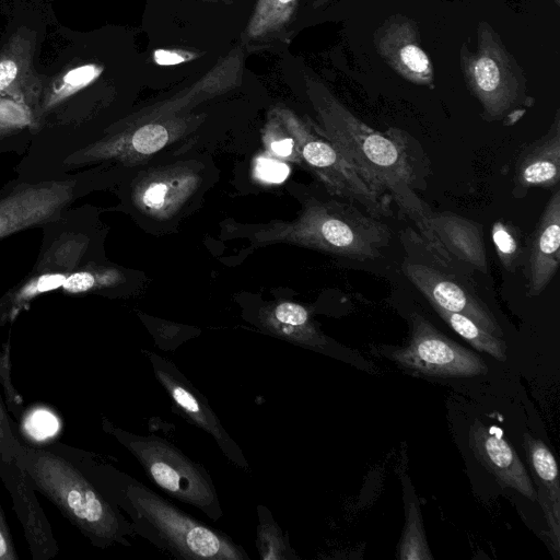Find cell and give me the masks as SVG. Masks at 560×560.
<instances>
[{
    "instance_id": "cell-11",
    "label": "cell",
    "mask_w": 560,
    "mask_h": 560,
    "mask_svg": "<svg viewBox=\"0 0 560 560\" xmlns=\"http://www.w3.org/2000/svg\"><path fill=\"white\" fill-rule=\"evenodd\" d=\"M373 46L400 78L434 89L433 63L422 47L419 25L412 18L400 13L389 15L375 28Z\"/></svg>"
},
{
    "instance_id": "cell-24",
    "label": "cell",
    "mask_w": 560,
    "mask_h": 560,
    "mask_svg": "<svg viewBox=\"0 0 560 560\" xmlns=\"http://www.w3.org/2000/svg\"><path fill=\"white\" fill-rule=\"evenodd\" d=\"M402 483L406 522L399 542L398 557L402 560L433 559L422 526L419 500L407 476Z\"/></svg>"
},
{
    "instance_id": "cell-27",
    "label": "cell",
    "mask_w": 560,
    "mask_h": 560,
    "mask_svg": "<svg viewBox=\"0 0 560 560\" xmlns=\"http://www.w3.org/2000/svg\"><path fill=\"white\" fill-rule=\"evenodd\" d=\"M257 511L259 514L257 547L260 558L265 560L294 558L285 536L273 521L270 512L264 506H258Z\"/></svg>"
},
{
    "instance_id": "cell-31",
    "label": "cell",
    "mask_w": 560,
    "mask_h": 560,
    "mask_svg": "<svg viewBox=\"0 0 560 560\" xmlns=\"http://www.w3.org/2000/svg\"><path fill=\"white\" fill-rule=\"evenodd\" d=\"M289 166L278 160L260 158L256 163V175L268 183H281L289 175Z\"/></svg>"
},
{
    "instance_id": "cell-19",
    "label": "cell",
    "mask_w": 560,
    "mask_h": 560,
    "mask_svg": "<svg viewBox=\"0 0 560 560\" xmlns=\"http://www.w3.org/2000/svg\"><path fill=\"white\" fill-rule=\"evenodd\" d=\"M197 183V175L187 171L155 173L140 185L137 200L152 214L172 213L195 190Z\"/></svg>"
},
{
    "instance_id": "cell-8",
    "label": "cell",
    "mask_w": 560,
    "mask_h": 560,
    "mask_svg": "<svg viewBox=\"0 0 560 560\" xmlns=\"http://www.w3.org/2000/svg\"><path fill=\"white\" fill-rule=\"evenodd\" d=\"M410 320L408 343L384 350L398 365L436 377H471L488 372L477 353L443 335L421 314L412 313Z\"/></svg>"
},
{
    "instance_id": "cell-9",
    "label": "cell",
    "mask_w": 560,
    "mask_h": 560,
    "mask_svg": "<svg viewBox=\"0 0 560 560\" xmlns=\"http://www.w3.org/2000/svg\"><path fill=\"white\" fill-rule=\"evenodd\" d=\"M408 280L425 296L431 305L450 312L463 314L488 332L502 337L503 331L493 313L471 290L472 284L460 281L459 276L444 271L423 260L417 261L409 257L401 264Z\"/></svg>"
},
{
    "instance_id": "cell-3",
    "label": "cell",
    "mask_w": 560,
    "mask_h": 560,
    "mask_svg": "<svg viewBox=\"0 0 560 560\" xmlns=\"http://www.w3.org/2000/svg\"><path fill=\"white\" fill-rule=\"evenodd\" d=\"M35 490L45 495L90 542L98 548L129 546V522L72 462L46 446L24 443L15 457Z\"/></svg>"
},
{
    "instance_id": "cell-2",
    "label": "cell",
    "mask_w": 560,
    "mask_h": 560,
    "mask_svg": "<svg viewBox=\"0 0 560 560\" xmlns=\"http://www.w3.org/2000/svg\"><path fill=\"white\" fill-rule=\"evenodd\" d=\"M44 446L79 467L116 508L127 512L135 534L160 549L179 559H248L224 533L194 518L100 455L60 442Z\"/></svg>"
},
{
    "instance_id": "cell-7",
    "label": "cell",
    "mask_w": 560,
    "mask_h": 560,
    "mask_svg": "<svg viewBox=\"0 0 560 560\" xmlns=\"http://www.w3.org/2000/svg\"><path fill=\"white\" fill-rule=\"evenodd\" d=\"M269 113L293 138L301 162L316 175L330 195L351 200L375 218L393 214L392 203L370 188L341 152L318 135L308 121L281 105H276Z\"/></svg>"
},
{
    "instance_id": "cell-15",
    "label": "cell",
    "mask_w": 560,
    "mask_h": 560,
    "mask_svg": "<svg viewBox=\"0 0 560 560\" xmlns=\"http://www.w3.org/2000/svg\"><path fill=\"white\" fill-rule=\"evenodd\" d=\"M245 49L240 44L222 56L215 65L188 89L172 98L140 112L139 121L170 117L203 100L224 94L242 83Z\"/></svg>"
},
{
    "instance_id": "cell-25",
    "label": "cell",
    "mask_w": 560,
    "mask_h": 560,
    "mask_svg": "<svg viewBox=\"0 0 560 560\" xmlns=\"http://www.w3.org/2000/svg\"><path fill=\"white\" fill-rule=\"evenodd\" d=\"M438 315L476 350L486 352L499 361L506 359V345L469 317L432 305Z\"/></svg>"
},
{
    "instance_id": "cell-28",
    "label": "cell",
    "mask_w": 560,
    "mask_h": 560,
    "mask_svg": "<svg viewBox=\"0 0 560 560\" xmlns=\"http://www.w3.org/2000/svg\"><path fill=\"white\" fill-rule=\"evenodd\" d=\"M102 71L103 68L96 63H88L72 68L54 83L47 95V106H52L85 88L94 81Z\"/></svg>"
},
{
    "instance_id": "cell-13",
    "label": "cell",
    "mask_w": 560,
    "mask_h": 560,
    "mask_svg": "<svg viewBox=\"0 0 560 560\" xmlns=\"http://www.w3.org/2000/svg\"><path fill=\"white\" fill-rule=\"evenodd\" d=\"M0 479L12 499L32 559L54 558L59 547L27 474L15 459H4L0 455Z\"/></svg>"
},
{
    "instance_id": "cell-23",
    "label": "cell",
    "mask_w": 560,
    "mask_h": 560,
    "mask_svg": "<svg viewBox=\"0 0 560 560\" xmlns=\"http://www.w3.org/2000/svg\"><path fill=\"white\" fill-rule=\"evenodd\" d=\"M523 444L538 482L537 495L545 497L550 501L553 516L560 523V486L557 462L548 446L530 434H524Z\"/></svg>"
},
{
    "instance_id": "cell-39",
    "label": "cell",
    "mask_w": 560,
    "mask_h": 560,
    "mask_svg": "<svg viewBox=\"0 0 560 560\" xmlns=\"http://www.w3.org/2000/svg\"><path fill=\"white\" fill-rule=\"evenodd\" d=\"M213 1H219V0H213ZM220 1H226V0H220Z\"/></svg>"
},
{
    "instance_id": "cell-10",
    "label": "cell",
    "mask_w": 560,
    "mask_h": 560,
    "mask_svg": "<svg viewBox=\"0 0 560 560\" xmlns=\"http://www.w3.org/2000/svg\"><path fill=\"white\" fill-rule=\"evenodd\" d=\"M144 353L152 364L156 380L164 387L178 412L210 434L230 462L249 471V464L241 447L228 434L206 397L172 361L153 352L144 351Z\"/></svg>"
},
{
    "instance_id": "cell-29",
    "label": "cell",
    "mask_w": 560,
    "mask_h": 560,
    "mask_svg": "<svg viewBox=\"0 0 560 560\" xmlns=\"http://www.w3.org/2000/svg\"><path fill=\"white\" fill-rule=\"evenodd\" d=\"M11 368L10 342H5L0 351V383L8 411H10L15 419L21 420L25 410L23 399L13 386Z\"/></svg>"
},
{
    "instance_id": "cell-38",
    "label": "cell",
    "mask_w": 560,
    "mask_h": 560,
    "mask_svg": "<svg viewBox=\"0 0 560 560\" xmlns=\"http://www.w3.org/2000/svg\"><path fill=\"white\" fill-rule=\"evenodd\" d=\"M552 1L557 7H560V0H550Z\"/></svg>"
},
{
    "instance_id": "cell-26",
    "label": "cell",
    "mask_w": 560,
    "mask_h": 560,
    "mask_svg": "<svg viewBox=\"0 0 560 560\" xmlns=\"http://www.w3.org/2000/svg\"><path fill=\"white\" fill-rule=\"evenodd\" d=\"M492 241L502 266L511 272L523 266L526 245L512 223L498 220L492 226Z\"/></svg>"
},
{
    "instance_id": "cell-33",
    "label": "cell",
    "mask_w": 560,
    "mask_h": 560,
    "mask_svg": "<svg viewBox=\"0 0 560 560\" xmlns=\"http://www.w3.org/2000/svg\"><path fill=\"white\" fill-rule=\"evenodd\" d=\"M201 55L200 51L187 49H156L153 51L152 58L158 65L168 66L191 61Z\"/></svg>"
},
{
    "instance_id": "cell-20",
    "label": "cell",
    "mask_w": 560,
    "mask_h": 560,
    "mask_svg": "<svg viewBox=\"0 0 560 560\" xmlns=\"http://www.w3.org/2000/svg\"><path fill=\"white\" fill-rule=\"evenodd\" d=\"M300 0H257L242 33L244 49L282 39L293 23Z\"/></svg>"
},
{
    "instance_id": "cell-18",
    "label": "cell",
    "mask_w": 560,
    "mask_h": 560,
    "mask_svg": "<svg viewBox=\"0 0 560 560\" xmlns=\"http://www.w3.org/2000/svg\"><path fill=\"white\" fill-rule=\"evenodd\" d=\"M69 184L31 187L0 201V237L51 217L71 198Z\"/></svg>"
},
{
    "instance_id": "cell-14",
    "label": "cell",
    "mask_w": 560,
    "mask_h": 560,
    "mask_svg": "<svg viewBox=\"0 0 560 560\" xmlns=\"http://www.w3.org/2000/svg\"><path fill=\"white\" fill-rule=\"evenodd\" d=\"M560 264V191L546 203L526 245L523 272L527 295L538 296L555 277Z\"/></svg>"
},
{
    "instance_id": "cell-32",
    "label": "cell",
    "mask_w": 560,
    "mask_h": 560,
    "mask_svg": "<svg viewBox=\"0 0 560 560\" xmlns=\"http://www.w3.org/2000/svg\"><path fill=\"white\" fill-rule=\"evenodd\" d=\"M66 278L63 273L42 276L20 292L18 295L19 301H26L38 293L57 289L63 285Z\"/></svg>"
},
{
    "instance_id": "cell-5",
    "label": "cell",
    "mask_w": 560,
    "mask_h": 560,
    "mask_svg": "<svg viewBox=\"0 0 560 560\" xmlns=\"http://www.w3.org/2000/svg\"><path fill=\"white\" fill-rule=\"evenodd\" d=\"M275 233L317 250L354 260L375 259L389 243L388 225L353 203L312 201L300 218Z\"/></svg>"
},
{
    "instance_id": "cell-35",
    "label": "cell",
    "mask_w": 560,
    "mask_h": 560,
    "mask_svg": "<svg viewBox=\"0 0 560 560\" xmlns=\"http://www.w3.org/2000/svg\"><path fill=\"white\" fill-rule=\"evenodd\" d=\"M97 284L95 276L88 271L71 273L66 278L63 289L70 293H82Z\"/></svg>"
},
{
    "instance_id": "cell-17",
    "label": "cell",
    "mask_w": 560,
    "mask_h": 560,
    "mask_svg": "<svg viewBox=\"0 0 560 560\" xmlns=\"http://www.w3.org/2000/svg\"><path fill=\"white\" fill-rule=\"evenodd\" d=\"M560 179V110L548 130L518 152L514 164V196L526 195L529 188H552Z\"/></svg>"
},
{
    "instance_id": "cell-16",
    "label": "cell",
    "mask_w": 560,
    "mask_h": 560,
    "mask_svg": "<svg viewBox=\"0 0 560 560\" xmlns=\"http://www.w3.org/2000/svg\"><path fill=\"white\" fill-rule=\"evenodd\" d=\"M468 443L477 460L502 487L513 488L530 501H536L537 492L525 466L504 439L476 419L469 429Z\"/></svg>"
},
{
    "instance_id": "cell-36",
    "label": "cell",
    "mask_w": 560,
    "mask_h": 560,
    "mask_svg": "<svg viewBox=\"0 0 560 560\" xmlns=\"http://www.w3.org/2000/svg\"><path fill=\"white\" fill-rule=\"evenodd\" d=\"M331 0H312V8L314 10H318L323 7H325L326 4H328Z\"/></svg>"
},
{
    "instance_id": "cell-12",
    "label": "cell",
    "mask_w": 560,
    "mask_h": 560,
    "mask_svg": "<svg viewBox=\"0 0 560 560\" xmlns=\"http://www.w3.org/2000/svg\"><path fill=\"white\" fill-rule=\"evenodd\" d=\"M429 228L434 240L432 255L439 267L470 279V271L488 272L482 224L451 211L432 212Z\"/></svg>"
},
{
    "instance_id": "cell-21",
    "label": "cell",
    "mask_w": 560,
    "mask_h": 560,
    "mask_svg": "<svg viewBox=\"0 0 560 560\" xmlns=\"http://www.w3.org/2000/svg\"><path fill=\"white\" fill-rule=\"evenodd\" d=\"M260 324L269 332L288 341L320 348L325 337L312 323L308 311L294 302H281L261 311Z\"/></svg>"
},
{
    "instance_id": "cell-34",
    "label": "cell",
    "mask_w": 560,
    "mask_h": 560,
    "mask_svg": "<svg viewBox=\"0 0 560 560\" xmlns=\"http://www.w3.org/2000/svg\"><path fill=\"white\" fill-rule=\"evenodd\" d=\"M19 559L11 530L0 504V560Z\"/></svg>"
},
{
    "instance_id": "cell-30",
    "label": "cell",
    "mask_w": 560,
    "mask_h": 560,
    "mask_svg": "<svg viewBox=\"0 0 560 560\" xmlns=\"http://www.w3.org/2000/svg\"><path fill=\"white\" fill-rule=\"evenodd\" d=\"M24 443L0 394V455L4 459H15Z\"/></svg>"
},
{
    "instance_id": "cell-6",
    "label": "cell",
    "mask_w": 560,
    "mask_h": 560,
    "mask_svg": "<svg viewBox=\"0 0 560 560\" xmlns=\"http://www.w3.org/2000/svg\"><path fill=\"white\" fill-rule=\"evenodd\" d=\"M104 432L127 448L145 475L172 498L192 505L211 520L223 515L215 487L209 474L180 450L155 435H139L102 419Z\"/></svg>"
},
{
    "instance_id": "cell-37",
    "label": "cell",
    "mask_w": 560,
    "mask_h": 560,
    "mask_svg": "<svg viewBox=\"0 0 560 560\" xmlns=\"http://www.w3.org/2000/svg\"><path fill=\"white\" fill-rule=\"evenodd\" d=\"M11 104H13V103H11V102H9V101H3V100H1V103H0V115H1V110H2L3 108L5 109V108H7V107H9Z\"/></svg>"
},
{
    "instance_id": "cell-22",
    "label": "cell",
    "mask_w": 560,
    "mask_h": 560,
    "mask_svg": "<svg viewBox=\"0 0 560 560\" xmlns=\"http://www.w3.org/2000/svg\"><path fill=\"white\" fill-rule=\"evenodd\" d=\"M34 35L14 34L0 52V93L21 94L25 86H35L32 60Z\"/></svg>"
},
{
    "instance_id": "cell-1",
    "label": "cell",
    "mask_w": 560,
    "mask_h": 560,
    "mask_svg": "<svg viewBox=\"0 0 560 560\" xmlns=\"http://www.w3.org/2000/svg\"><path fill=\"white\" fill-rule=\"evenodd\" d=\"M306 95L316 115L313 129L330 141L357 174L381 197L394 203L398 213L417 226V240L431 254L435 250L429 219L433 212L417 190L420 179L413 140L398 128L381 132L357 117L320 81L305 78Z\"/></svg>"
},
{
    "instance_id": "cell-4",
    "label": "cell",
    "mask_w": 560,
    "mask_h": 560,
    "mask_svg": "<svg viewBox=\"0 0 560 560\" xmlns=\"http://www.w3.org/2000/svg\"><path fill=\"white\" fill-rule=\"evenodd\" d=\"M459 68L468 91L481 106V117L489 122L513 124L535 103L524 69L487 21L478 22L475 50L462 44Z\"/></svg>"
}]
</instances>
